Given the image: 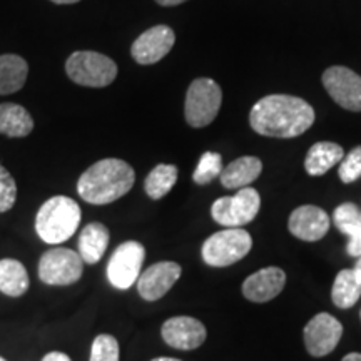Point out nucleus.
I'll return each mask as SVG.
<instances>
[{
  "instance_id": "f257e3e1",
  "label": "nucleus",
  "mask_w": 361,
  "mask_h": 361,
  "mask_svg": "<svg viewBox=\"0 0 361 361\" xmlns=\"http://www.w3.org/2000/svg\"><path fill=\"white\" fill-rule=\"evenodd\" d=\"M313 123V107L303 99L286 94L263 97L252 106L250 114V124L255 133L268 137H298L306 133Z\"/></svg>"
},
{
  "instance_id": "f03ea898",
  "label": "nucleus",
  "mask_w": 361,
  "mask_h": 361,
  "mask_svg": "<svg viewBox=\"0 0 361 361\" xmlns=\"http://www.w3.org/2000/svg\"><path fill=\"white\" fill-rule=\"evenodd\" d=\"M135 173L128 162L116 157L97 161L79 178L78 192L89 204H111L134 186Z\"/></svg>"
},
{
  "instance_id": "7ed1b4c3",
  "label": "nucleus",
  "mask_w": 361,
  "mask_h": 361,
  "mask_svg": "<svg viewBox=\"0 0 361 361\" xmlns=\"http://www.w3.org/2000/svg\"><path fill=\"white\" fill-rule=\"evenodd\" d=\"M82 211L74 200L54 196L40 206L35 216V231L47 245H61L78 231Z\"/></svg>"
},
{
  "instance_id": "20e7f679",
  "label": "nucleus",
  "mask_w": 361,
  "mask_h": 361,
  "mask_svg": "<svg viewBox=\"0 0 361 361\" xmlns=\"http://www.w3.org/2000/svg\"><path fill=\"white\" fill-rule=\"evenodd\" d=\"M251 247L252 239L250 233L241 228H228L207 238L201 255L207 266L226 268L245 258Z\"/></svg>"
},
{
  "instance_id": "39448f33",
  "label": "nucleus",
  "mask_w": 361,
  "mask_h": 361,
  "mask_svg": "<svg viewBox=\"0 0 361 361\" xmlns=\"http://www.w3.org/2000/svg\"><path fill=\"white\" fill-rule=\"evenodd\" d=\"M66 72L72 82L84 87H106L117 78V66L104 54L78 51L67 59Z\"/></svg>"
},
{
  "instance_id": "423d86ee",
  "label": "nucleus",
  "mask_w": 361,
  "mask_h": 361,
  "mask_svg": "<svg viewBox=\"0 0 361 361\" xmlns=\"http://www.w3.org/2000/svg\"><path fill=\"white\" fill-rule=\"evenodd\" d=\"M223 102V90L213 79L201 78L192 80L186 94L184 116L192 128H206L218 116Z\"/></svg>"
},
{
  "instance_id": "0eeeda50",
  "label": "nucleus",
  "mask_w": 361,
  "mask_h": 361,
  "mask_svg": "<svg viewBox=\"0 0 361 361\" xmlns=\"http://www.w3.org/2000/svg\"><path fill=\"white\" fill-rule=\"evenodd\" d=\"M259 207V192L252 188H243L234 196L216 200L211 206V216L226 228H241L258 216Z\"/></svg>"
},
{
  "instance_id": "6e6552de",
  "label": "nucleus",
  "mask_w": 361,
  "mask_h": 361,
  "mask_svg": "<svg viewBox=\"0 0 361 361\" xmlns=\"http://www.w3.org/2000/svg\"><path fill=\"white\" fill-rule=\"evenodd\" d=\"M84 273V261L79 252L69 247L45 251L39 261L40 281L51 286H69L79 281Z\"/></svg>"
},
{
  "instance_id": "1a4fd4ad",
  "label": "nucleus",
  "mask_w": 361,
  "mask_h": 361,
  "mask_svg": "<svg viewBox=\"0 0 361 361\" xmlns=\"http://www.w3.org/2000/svg\"><path fill=\"white\" fill-rule=\"evenodd\" d=\"M146 247L137 241H126L116 247L107 264V278L117 290H129L141 276Z\"/></svg>"
},
{
  "instance_id": "9d476101",
  "label": "nucleus",
  "mask_w": 361,
  "mask_h": 361,
  "mask_svg": "<svg viewBox=\"0 0 361 361\" xmlns=\"http://www.w3.org/2000/svg\"><path fill=\"white\" fill-rule=\"evenodd\" d=\"M323 85L343 109L361 111V78L356 72L343 66L329 67L323 74Z\"/></svg>"
},
{
  "instance_id": "9b49d317",
  "label": "nucleus",
  "mask_w": 361,
  "mask_h": 361,
  "mask_svg": "<svg viewBox=\"0 0 361 361\" xmlns=\"http://www.w3.org/2000/svg\"><path fill=\"white\" fill-rule=\"evenodd\" d=\"M343 326L335 316L319 313L311 318L305 326L303 338L310 355L322 358L331 353L341 340Z\"/></svg>"
},
{
  "instance_id": "f8f14e48",
  "label": "nucleus",
  "mask_w": 361,
  "mask_h": 361,
  "mask_svg": "<svg viewBox=\"0 0 361 361\" xmlns=\"http://www.w3.org/2000/svg\"><path fill=\"white\" fill-rule=\"evenodd\" d=\"M174 42V30L169 25H154L135 39L130 54L137 64L151 66L168 56Z\"/></svg>"
},
{
  "instance_id": "ddd939ff",
  "label": "nucleus",
  "mask_w": 361,
  "mask_h": 361,
  "mask_svg": "<svg viewBox=\"0 0 361 361\" xmlns=\"http://www.w3.org/2000/svg\"><path fill=\"white\" fill-rule=\"evenodd\" d=\"M162 340L176 350H196L206 341V326L191 316H176L162 324Z\"/></svg>"
},
{
  "instance_id": "4468645a",
  "label": "nucleus",
  "mask_w": 361,
  "mask_h": 361,
  "mask_svg": "<svg viewBox=\"0 0 361 361\" xmlns=\"http://www.w3.org/2000/svg\"><path fill=\"white\" fill-rule=\"evenodd\" d=\"M183 268L173 261H161L142 271L137 279V291L146 301H157L174 286Z\"/></svg>"
},
{
  "instance_id": "2eb2a0df",
  "label": "nucleus",
  "mask_w": 361,
  "mask_h": 361,
  "mask_svg": "<svg viewBox=\"0 0 361 361\" xmlns=\"http://www.w3.org/2000/svg\"><path fill=\"white\" fill-rule=\"evenodd\" d=\"M331 219L322 207L300 206L290 216V233L301 241L314 243L326 236Z\"/></svg>"
},
{
  "instance_id": "dca6fc26",
  "label": "nucleus",
  "mask_w": 361,
  "mask_h": 361,
  "mask_svg": "<svg viewBox=\"0 0 361 361\" xmlns=\"http://www.w3.org/2000/svg\"><path fill=\"white\" fill-rule=\"evenodd\" d=\"M286 284V274L281 268L269 266L256 271L243 283V295L252 303H268L283 291Z\"/></svg>"
},
{
  "instance_id": "f3484780",
  "label": "nucleus",
  "mask_w": 361,
  "mask_h": 361,
  "mask_svg": "<svg viewBox=\"0 0 361 361\" xmlns=\"http://www.w3.org/2000/svg\"><path fill=\"white\" fill-rule=\"evenodd\" d=\"M261 171H263V162L258 157L245 156L224 168L219 179L226 189H243L255 183L259 178Z\"/></svg>"
},
{
  "instance_id": "a211bd4d",
  "label": "nucleus",
  "mask_w": 361,
  "mask_h": 361,
  "mask_svg": "<svg viewBox=\"0 0 361 361\" xmlns=\"http://www.w3.org/2000/svg\"><path fill=\"white\" fill-rule=\"evenodd\" d=\"M335 226L343 234L350 236V243L346 246L350 256L360 258L361 256V209L353 202L340 204L333 213Z\"/></svg>"
},
{
  "instance_id": "6ab92c4d",
  "label": "nucleus",
  "mask_w": 361,
  "mask_h": 361,
  "mask_svg": "<svg viewBox=\"0 0 361 361\" xmlns=\"http://www.w3.org/2000/svg\"><path fill=\"white\" fill-rule=\"evenodd\" d=\"M109 245V229L102 223H90L79 234V255L84 263L96 264L101 261Z\"/></svg>"
},
{
  "instance_id": "aec40b11",
  "label": "nucleus",
  "mask_w": 361,
  "mask_h": 361,
  "mask_svg": "<svg viewBox=\"0 0 361 361\" xmlns=\"http://www.w3.org/2000/svg\"><path fill=\"white\" fill-rule=\"evenodd\" d=\"M345 151L340 144L335 142H316L306 154L305 169L310 176L326 174L333 166L343 161Z\"/></svg>"
},
{
  "instance_id": "412c9836",
  "label": "nucleus",
  "mask_w": 361,
  "mask_h": 361,
  "mask_svg": "<svg viewBox=\"0 0 361 361\" xmlns=\"http://www.w3.org/2000/svg\"><path fill=\"white\" fill-rule=\"evenodd\" d=\"M34 119L19 104H0V134L8 137H25L32 133Z\"/></svg>"
},
{
  "instance_id": "4be33fe9",
  "label": "nucleus",
  "mask_w": 361,
  "mask_h": 361,
  "mask_svg": "<svg viewBox=\"0 0 361 361\" xmlns=\"http://www.w3.org/2000/svg\"><path fill=\"white\" fill-rule=\"evenodd\" d=\"M29 66L25 59L16 54H6L0 56V96L13 94L24 87Z\"/></svg>"
},
{
  "instance_id": "5701e85b",
  "label": "nucleus",
  "mask_w": 361,
  "mask_h": 361,
  "mask_svg": "<svg viewBox=\"0 0 361 361\" xmlns=\"http://www.w3.org/2000/svg\"><path fill=\"white\" fill-rule=\"evenodd\" d=\"M29 274L24 264L17 259H0V291L4 295L17 298L29 290Z\"/></svg>"
},
{
  "instance_id": "b1692460",
  "label": "nucleus",
  "mask_w": 361,
  "mask_h": 361,
  "mask_svg": "<svg viewBox=\"0 0 361 361\" xmlns=\"http://www.w3.org/2000/svg\"><path fill=\"white\" fill-rule=\"evenodd\" d=\"M361 298V283L355 276L353 269H343L333 283L331 300L338 308L346 310L358 303Z\"/></svg>"
},
{
  "instance_id": "393cba45",
  "label": "nucleus",
  "mask_w": 361,
  "mask_h": 361,
  "mask_svg": "<svg viewBox=\"0 0 361 361\" xmlns=\"http://www.w3.org/2000/svg\"><path fill=\"white\" fill-rule=\"evenodd\" d=\"M178 180V168L174 164L156 166L144 180V189L151 200H161L174 188Z\"/></svg>"
},
{
  "instance_id": "a878e982",
  "label": "nucleus",
  "mask_w": 361,
  "mask_h": 361,
  "mask_svg": "<svg viewBox=\"0 0 361 361\" xmlns=\"http://www.w3.org/2000/svg\"><path fill=\"white\" fill-rule=\"evenodd\" d=\"M223 173V157L218 152L207 151L201 156L197 168L192 174V180L200 186H206V184L213 183L216 178H219Z\"/></svg>"
},
{
  "instance_id": "bb28decb",
  "label": "nucleus",
  "mask_w": 361,
  "mask_h": 361,
  "mask_svg": "<svg viewBox=\"0 0 361 361\" xmlns=\"http://www.w3.org/2000/svg\"><path fill=\"white\" fill-rule=\"evenodd\" d=\"M119 343L112 335H99L92 343L89 361H119Z\"/></svg>"
},
{
  "instance_id": "cd10ccee",
  "label": "nucleus",
  "mask_w": 361,
  "mask_h": 361,
  "mask_svg": "<svg viewBox=\"0 0 361 361\" xmlns=\"http://www.w3.org/2000/svg\"><path fill=\"white\" fill-rule=\"evenodd\" d=\"M17 200V184L12 174L0 166V213L11 211Z\"/></svg>"
},
{
  "instance_id": "c85d7f7f",
  "label": "nucleus",
  "mask_w": 361,
  "mask_h": 361,
  "mask_svg": "<svg viewBox=\"0 0 361 361\" xmlns=\"http://www.w3.org/2000/svg\"><path fill=\"white\" fill-rule=\"evenodd\" d=\"M338 174L345 184H351L361 178V146H356L348 156L343 157Z\"/></svg>"
},
{
  "instance_id": "c756f323",
  "label": "nucleus",
  "mask_w": 361,
  "mask_h": 361,
  "mask_svg": "<svg viewBox=\"0 0 361 361\" xmlns=\"http://www.w3.org/2000/svg\"><path fill=\"white\" fill-rule=\"evenodd\" d=\"M42 361H72L66 353H61V351H52V353L45 355Z\"/></svg>"
},
{
  "instance_id": "7c9ffc66",
  "label": "nucleus",
  "mask_w": 361,
  "mask_h": 361,
  "mask_svg": "<svg viewBox=\"0 0 361 361\" xmlns=\"http://www.w3.org/2000/svg\"><path fill=\"white\" fill-rule=\"evenodd\" d=\"M156 2L162 7H174V6H179V4L186 2V0H156Z\"/></svg>"
},
{
  "instance_id": "2f4dec72",
  "label": "nucleus",
  "mask_w": 361,
  "mask_h": 361,
  "mask_svg": "<svg viewBox=\"0 0 361 361\" xmlns=\"http://www.w3.org/2000/svg\"><path fill=\"white\" fill-rule=\"evenodd\" d=\"M353 271H355V276L358 278V281L361 283V256H360V259L356 261V264H355V268H353Z\"/></svg>"
},
{
  "instance_id": "473e14b6",
  "label": "nucleus",
  "mask_w": 361,
  "mask_h": 361,
  "mask_svg": "<svg viewBox=\"0 0 361 361\" xmlns=\"http://www.w3.org/2000/svg\"><path fill=\"white\" fill-rule=\"evenodd\" d=\"M341 361H361V353H350L346 355Z\"/></svg>"
},
{
  "instance_id": "72a5a7b5",
  "label": "nucleus",
  "mask_w": 361,
  "mask_h": 361,
  "mask_svg": "<svg viewBox=\"0 0 361 361\" xmlns=\"http://www.w3.org/2000/svg\"><path fill=\"white\" fill-rule=\"evenodd\" d=\"M54 4H61V6H67V4H75L79 2V0H51Z\"/></svg>"
},
{
  "instance_id": "f704fd0d",
  "label": "nucleus",
  "mask_w": 361,
  "mask_h": 361,
  "mask_svg": "<svg viewBox=\"0 0 361 361\" xmlns=\"http://www.w3.org/2000/svg\"><path fill=\"white\" fill-rule=\"evenodd\" d=\"M151 361H180V360L169 358V356H161V358H154V360H151Z\"/></svg>"
},
{
  "instance_id": "c9c22d12",
  "label": "nucleus",
  "mask_w": 361,
  "mask_h": 361,
  "mask_svg": "<svg viewBox=\"0 0 361 361\" xmlns=\"http://www.w3.org/2000/svg\"><path fill=\"white\" fill-rule=\"evenodd\" d=\"M0 361H7V360H4V358H2V356H0Z\"/></svg>"
}]
</instances>
